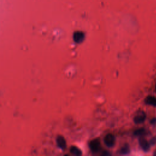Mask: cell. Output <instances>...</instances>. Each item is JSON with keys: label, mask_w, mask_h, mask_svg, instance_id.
I'll use <instances>...</instances> for the list:
<instances>
[{"label": "cell", "mask_w": 156, "mask_h": 156, "mask_svg": "<svg viewBox=\"0 0 156 156\" xmlns=\"http://www.w3.org/2000/svg\"><path fill=\"white\" fill-rule=\"evenodd\" d=\"M104 142L105 145L108 148H112L114 146L115 143V138L114 135L112 134H107L104 139Z\"/></svg>", "instance_id": "1"}, {"label": "cell", "mask_w": 156, "mask_h": 156, "mask_svg": "<svg viewBox=\"0 0 156 156\" xmlns=\"http://www.w3.org/2000/svg\"><path fill=\"white\" fill-rule=\"evenodd\" d=\"M89 146L92 152L98 153L101 149V143L98 139H94L90 142Z\"/></svg>", "instance_id": "2"}, {"label": "cell", "mask_w": 156, "mask_h": 156, "mask_svg": "<svg viewBox=\"0 0 156 156\" xmlns=\"http://www.w3.org/2000/svg\"><path fill=\"white\" fill-rule=\"evenodd\" d=\"M85 39V34L82 31H76L73 34V40L76 44H81Z\"/></svg>", "instance_id": "3"}, {"label": "cell", "mask_w": 156, "mask_h": 156, "mask_svg": "<svg viewBox=\"0 0 156 156\" xmlns=\"http://www.w3.org/2000/svg\"><path fill=\"white\" fill-rule=\"evenodd\" d=\"M139 144L141 149L145 151V152H147L150 149V145L145 139L141 137L139 139Z\"/></svg>", "instance_id": "4"}, {"label": "cell", "mask_w": 156, "mask_h": 156, "mask_svg": "<svg viewBox=\"0 0 156 156\" xmlns=\"http://www.w3.org/2000/svg\"><path fill=\"white\" fill-rule=\"evenodd\" d=\"M146 114L144 112H140L137 115H136L134 117V121L135 124L143 123L146 120Z\"/></svg>", "instance_id": "5"}, {"label": "cell", "mask_w": 156, "mask_h": 156, "mask_svg": "<svg viewBox=\"0 0 156 156\" xmlns=\"http://www.w3.org/2000/svg\"><path fill=\"white\" fill-rule=\"evenodd\" d=\"M56 141H57V144H58V146L60 149H65L66 147H67L66 141L62 136L58 137V138H57L56 139Z\"/></svg>", "instance_id": "6"}, {"label": "cell", "mask_w": 156, "mask_h": 156, "mask_svg": "<svg viewBox=\"0 0 156 156\" xmlns=\"http://www.w3.org/2000/svg\"><path fill=\"white\" fill-rule=\"evenodd\" d=\"M146 104L156 107V97L153 96H148L145 99Z\"/></svg>", "instance_id": "7"}, {"label": "cell", "mask_w": 156, "mask_h": 156, "mask_svg": "<svg viewBox=\"0 0 156 156\" xmlns=\"http://www.w3.org/2000/svg\"><path fill=\"white\" fill-rule=\"evenodd\" d=\"M70 153L74 155L80 156L82 155V151L79 148H78L76 146H73L70 148Z\"/></svg>", "instance_id": "8"}, {"label": "cell", "mask_w": 156, "mask_h": 156, "mask_svg": "<svg viewBox=\"0 0 156 156\" xmlns=\"http://www.w3.org/2000/svg\"><path fill=\"white\" fill-rule=\"evenodd\" d=\"M119 153L121 154H127L130 153V148L128 145H125L120 149Z\"/></svg>", "instance_id": "9"}, {"label": "cell", "mask_w": 156, "mask_h": 156, "mask_svg": "<svg viewBox=\"0 0 156 156\" xmlns=\"http://www.w3.org/2000/svg\"><path fill=\"white\" fill-rule=\"evenodd\" d=\"M145 133V130L143 128H140L134 132V135L136 136H141Z\"/></svg>", "instance_id": "10"}, {"label": "cell", "mask_w": 156, "mask_h": 156, "mask_svg": "<svg viewBox=\"0 0 156 156\" xmlns=\"http://www.w3.org/2000/svg\"><path fill=\"white\" fill-rule=\"evenodd\" d=\"M150 142H151V143L152 144V145L155 144V143H156V138H155V137L153 138L152 140H151L150 141Z\"/></svg>", "instance_id": "11"}, {"label": "cell", "mask_w": 156, "mask_h": 156, "mask_svg": "<svg viewBox=\"0 0 156 156\" xmlns=\"http://www.w3.org/2000/svg\"><path fill=\"white\" fill-rule=\"evenodd\" d=\"M151 123H152V124H155V123H156V118H154V119H153L152 120H151Z\"/></svg>", "instance_id": "12"}, {"label": "cell", "mask_w": 156, "mask_h": 156, "mask_svg": "<svg viewBox=\"0 0 156 156\" xmlns=\"http://www.w3.org/2000/svg\"><path fill=\"white\" fill-rule=\"evenodd\" d=\"M102 155H109L110 154L108 153V152H107V151H104V152L102 154Z\"/></svg>", "instance_id": "13"}, {"label": "cell", "mask_w": 156, "mask_h": 156, "mask_svg": "<svg viewBox=\"0 0 156 156\" xmlns=\"http://www.w3.org/2000/svg\"><path fill=\"white\" fill-rule=\"evenodd\" d=\"M154 155H156V151H155V153H154Z\"/></svg>", "instance_id": "14"}, {"label": "cell", "mask_w": 156, "mask_h": 156, "mask_svg": "<svg viewBox=\"0 0 156 156\" xmlns=\"http://www.w3.org/2000/svg\"><path fill=\"white\" fill-rule=\"evenodd\" d=\"M155 91H156V84H155Z\"/></svg>", "instance_id": "15"}]
</instances>
